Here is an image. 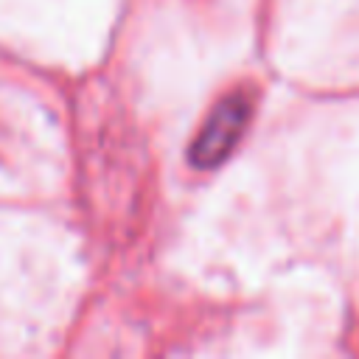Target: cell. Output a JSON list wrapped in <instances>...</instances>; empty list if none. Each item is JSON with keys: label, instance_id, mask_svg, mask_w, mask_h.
<instances>
[{"label": "cell", "instance_id": "obj_1", "mask_svg": "<svg viewBox=\"0 0 359 359\" xmlns=\"http://www.w3.org/2000/svg\"><path fill=\"white\" fill-rule=\"evenodd\" d=\"M250 118H252V93L250 90H233V93L222 95L210 107L196 137L191 140V149H188L191 163L196 168L222 165L233 154V149L241 143Z\"/></svg>", "mask_w": 359, "mask_h": 359}]
</instances>
